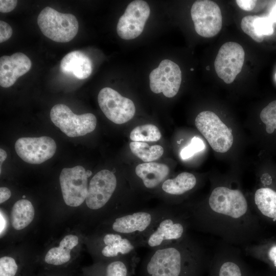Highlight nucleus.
<instances>
[{
    "label": "nucleus",
    "mask_w": 276,
    "mask_h": 276,
    "mask_svg": "<svg viewBox=\"0 0 276 276\" xmlns=\"http://www.w3.org/2000/svg\"><path fill=\"white\" fill-rule=\"evenodd\" d=\"M182 209L191 228L218 237L228 244L243 247L263 239L261 219L238 189L216 186L205 201Z\"/></svg>",
    "instance_id": "nucleus-1"
},
{
    "label": "nucleus",
    "mask_w": 276,
    "mask_h": 276,
    "mask_svg": "<svg viewBox=\"0 0 276 276\" xmlns=\"http://www.w3.org/2000/svg\"><path fill=\"white\" fill-rule=\"evenodd\" d=\"M211 258L204 245L188 233L177 241L150 250L137 276H203Z\"/></svg>",
    "instance_id": "nucleus-2"
},
{
    "label": "nucleus",
    "mask_w": 276,
    "mask_h": 276,
    "mask_svg": "<svg viewBox=\"0 0 276 276\" xmlns=\"http://www.w3.org/2000/svg\"><path fill=\"white\" fill-rule=\"evenodd\" d=\"M175 209L170 206H160L116 216L107 223V230L108 232L119 233L135 240L140 247L142 240L157 222Z\"/></svg>",
    "instance_id": "nucleus-3"
},
{
    "label": "nucleus",
    "mask_w": 276,
    "mask_h": 276,
    "mask_svg": "<svg viewBox=\"0 0 276 276\" xmlns=\"http://www.w3.org/2000/svg\"><path fill=\"white\" fill-rule=\"evenodd\" d=\"M190 228L187 213L182 208L176 209L157 222L142 240L140 247H146L150 250L160 248L182 239Z\"/></svg>",
    "instance_id": "nucleus-4"
},
{
    "label": "nucleus",
    "mask_w": 276,
    "mask_h": 276,
    "mask_svg": "<svg viewBox=\"0 0 276 276\" xmlns=\"http://www.w3.org/2000/svg\"><path fill=\"white\" fill-rule=\"evenodd\" d=\"M37 23L42 34L56 42H67L76 35L79 24L72 14L62 13L46 7L38 15Z\"/></svg>",
    "instance_id": "nucleus-5"
},
{
    "label": "nucleus",
    "mask_w": 276,
    "mask_h": 276,
    "mask_svg": "<svg viewBox=\"0 0 276 276\" xmlns=\"http://www.w3.org/2000/svg\"><path fill=\"white\" fill-rule=\"evenodd\" d=\"M209 276H254L235 245L222 242L211 256Z\"/></svg>",
    "instance_id": "nucleus-6"
},
{
    "label": "nucleus",
    "mask_w": 276,
    "mask_h": 276,
    "mask_svg": "<svg viewBox=\"0 0 276 276\" xmlns=\"http://www.w3.org/2000/svg\"><path fill=\"white\" fill-rule=\"evenodd\" d=\"M195 123L214 151L225 153L231 148L234 141L232 130L214 112H200L195 119Z\"/></svg>",
    "instance_id": "nucleus-7"
},
{
    "label": "nucleus",
    "mask_w": 276,
    "mask_h": 276,
    "mask_svg": "<svg viewBox=\"0 0 276 276\" xmlns=\"http://www.w3.org/2000/svg\"><path fill=\"white\" fill-rule=\"evenodd\" d=\"M52 122L70 137L83 136L93 131L96 127L97 119L91 113L76 114L66 105H55L50 111Z\"/></svg>",
    "instance_id": "nucleus-8"
},
{
    "label": "nucleus",
    "mask_w": 276,
    "mask_h": 276,
    "mask_svg": "<svg viewBox=\"0 0 276 276\" xmlns=\"http://www.w3.org/2000/svg\"><path fill=\"white\" fill-rule=\"evenodd\" d=\"M88 177L86 170L81 166L62 170L59 181L63 200L66 205L77 207L85 201Z\"/></svg>",
    "instance_id": "nucleus-9"
},
{
    "label": "nucleus",
    "mask_w": 276,
    "mask_h": 276,
    "mask_svg": "<svg viewBox=\"0 0 276 276\" xmlns=\"http://www.w3.org/2000/svg\"><path fill=\"white\" fill-rule=\"evenodd\" d=\"M191 15L196 33L202 37H212L218 34L221 29V10L213 1H195L191 7Z\"/></svg>",
    "instance_id": "nucleus-10"
},
{
    "label": "nucleus",
    "mask_w": 276,
    "mask_h": 276,
    "mask_svg": "<svg viewBox=\"0 0 276 276\" xmlns=\"http://www.w3.org/2000/svg\"><path fill=\"white\" fill-rule=\"evenodd\" d=\"M99 105L105 116L117 124L130 121L135 112L132 101L110 87L101 89L98 96Z\"/></svg>",
    "instance_id": "nucleus-11"
},
{
    "label": "nucleus",
    "mask_w": 276,
    "mask_h": 276,
    "mask_svg": "<svg viewBox=\"0 0 276 276\" xmlns=\"http://www.w3.org/2000/svg\"><path fill=\"white\" fill-rule=\"evenodd\" d=\"M245 52L238 43L227 42L219 49L214 62L218 76L227 83H232L241 71Z\"/></svg>",
    "instance_id": "nucleus-12"
},
{
    "label": "nucleus",
    "mask_w": 276,
    "mask_h": 276,
    "mask_svg": "<svg viewBox=\"0 0 276 276\" xmlns=\"http://www.w3.org/2000/svg\"><path fill=\"white\" fill-rule=\"evenodd\" d=\"M118 187L115 174L104 169L97 172L90 179L85 199L90 210L97 211L103 209L112 197Z\"/></svg>",
    "instance_id": "nucleus-13"
},
{
    "label": "nucleus",
    "mask_w": 276,
    "mask_h": 276,
    "mask_svg": "<svg viewBox=\"0 0 276 276\" xmlns=\"http://www.w3.org/2000/svg\"><path fill=\"white\" fill-rule=\"evenodd\" d=\"M181 82L179 66L169 59H164L149 75V86L155 94L163 93L167 98L174 97L178 92Z\"/></svg>",
    "instance_id": "nucleus-14"
},
{
    "label": "nucleus",
    "mask_w": 276,
    "mask_h": 276,
    "mask_svg": "<svg viewBox=\"0 0 276 276\" xmlns=\"http://www.w3.org/2000/svg\"><path fill=\"white\" fill-rule=\"evenodd\" d=\"M150 14V9L144 1L131 2L120 17L117 26V32L120 38L130 40L142 33Z\"/></svg>",
    "instance_id": "nucleus-15"
},
{
    "label": "nucleus",
    "mask_w": 276,
    "mask_h": 276,
    "mask_svg": "<svg viewBox=\"0 0 276 276\" xmlns=\"http://www.w3.org/2000/svg\"><path fill=\"white\" fill-rule=\"evenodd\" d=\"M56 144L51 137H20L15 143L17 154L25 162L40 164L52 158L56 150Z\"/></svg>",
    "instance_id": "nucleus-16"
},
{
    "label": "nucleus",
    "mask_w": 276,
    "mask_h": 276,
    "mask_svg": "<svg viewBox=\"0 0 276 276\" xmlns=\"http://www.w3.org/2000/svg\"><path fill=\"white\" fill-rule=\"evenodd\" d=\"M106 233L97 240L100 257L109 260L121 257L139 259L136 251L140 247L137 241L119 233Z\"/></svg>",
    "instance_id": "nucleus-17"
},
{
    "label": "nucleus",
    "mask_w": 276,
    "mask_h": 276,
    "mask_svg": "<svg viewBox=\"0 0 276 276\" xmlns=\"http://www.w3.org/2000/svg\"><path fill=\"white\" fill-rule=\"evenodd\" d=\"M263 186L254 195V211L261 220L276 224V186L272 176L264 174L261 177Z\"/></svg>",
    "instance_id": "nucleus-18"
},
{
    "label": "nucleus",
    "mask_w": 276,
    "mask_h": 276,
    "mask_svg": "<svg viewBox=\"0 0 276 276\" xmlns=\"http://www.w3.org/2000/svg\"><path fill=\"white\" fill-rule=\"evenodd\" d=\"M32 62L25 54L17 52L0 58V85L7 88L13 85L17 79L31 68Z\"/></svg>",
    "instance_id": "nucleus-19"
},
{
    "label": "nucleus",
    "mask_w": 276,
    "mask_h": 276,
    "mask_svg": "<svg viewBox=\"0 0 276 276\" xmlns=\"http://www.w3.org/2000/svg\"><path fill=\"white\" fill-rule=\"evenodd\" d=\"M60 70L65 74H71L78 79L83 80L91 75L93 63L90 58L84 52L74 51L62 58Z\"/></svg>",
    "instance_id": "nucleus-20"
},
{
    "label": "nucleus",
    "mask_w": 276,
    "mask_h": 276,
    "mask_svg": "<svg viewBox=\"0 0 276 276\" xmlns=\"http://www.w3.org/2000/svg\"><path fill=\"white\" fill-rule=\"evenodd\" d=\"M135 172L143 187L150 190L157 188L167 179L170 169L164 164L149 162L138 165Z\"/></svg>",
    "instance_id": "nucleus-21"
},
{
    "label": "nucleus",
    "mask_w": 276,
    "mask_h": 276,
    "mask_svg": "<svg viewBox=\"0 0 276 276\" xmlns=\"http://www.w3.org/2000/svg\"><path fill=\"white\" fill-rule=\"evenodd\" d=\"M273 22L269 17L247 15L241 22L242 31L257 42H261L264 36L273 33Z\"/></svg>",
    "instance_id": "nucleus-22"
},
{
    "label": "nucleus",
    "mask_w": 276,
    "mask_h": 276,
    "mask_svg": "<svg viewBox=\"0 0 276 276\" xmlns=\"http://www.w3.org/2000/svg\"><path fill=\"white\" fill-rule=\"evenodd\" d=\"M197 183L196 176L192 173L182 172L173 178L166 179L160 186L161 191L170 197L182 196L193 190Z\"/></svg>",
    "instance_id": "nucleus-23"
},
{
    "label": "nucleus",
    "mask_w": 276,
    "mask_h": 276,
    "mask_svg": "<svg viewBox=\"0 0 276 276\" xmlns=\"http://www.w3.org/2000/svg\"><path fill=\"white\" fill-rule=\"evenodd\" d=\"M243 249L247 255L265 263L276 271V240L263 238Z\"/></svg>",
    "instance_id": "nucleus-24"
},
{
    "label": "nucleus",
    "mask_w": 276,
    "mask_h": 276,
    "mask_svg": "<svg viewBox=\"0 0 276 276\" xmlns=\"http://www.w3.org/2000/svg\"><path fill=\"white\" fill-rule=\"evenodd\" d=\"M78 237L74 235L65 236L60 242L58 247L50 249L44 257L45 262L50 265H61L71 259V251L78 244Z\"/></svg>",
    "instance_id": "nucleus-25"
},
{
    "label": "nucleus",
    "mask_w": 276,
    "mask_h": 276,
    "mask_svg": "<svg viewBox=\"0 0 276 276\" xmlns=\"http://www.w3.org/2000/svg\"><path fill=\"white\" fill-rule=\"evenodd\" d=\"M139 259L121 257L108 260L101 265V276H133Z\"/></svg>",
    "instance_id": "nucleus-26"
},
{
    "label": "nucleus",
    "mask_w": 276,
    "mask_h": 276,
    "mask_svg": "<svg viewBox=\"0 0 276 276\" xmlns=\"http://www.w3.org/2000/svg\"><path fill=\"white\" fill-rule=\"evenodd\" d=\"M35 211L32 203L27 199L17 201L13 205L11 214L10 222L16 230H21L28 226L33 221Z\"/></svg>",
    "instance_id": "nucleus-27"
},
{
    "label": "nucleus",
    "mask_w": 276,
    "mask_h": 276,
    "mask_svg": "<svg viewBox=\"0 0 276 276\" xmlns=\"http://www.w3.org/2000/svg\"><path fill=\"white\" fill-rule=\"evenodd\" d=\"M131 152L144 162H151L160 158L163 154L164 149L160 145L150 146L141 142H132L129 144Z\"/></svg>",
    "instance_id": "nucleus-28"
},
{
    "label": "nucleus",
    "mask_w": 276,
    "mask_h": 276,
    "mask_svg": "<svg viewBox=\"0 0 276 276\" xmlns=\"http://www.w3.org/2000/svg\"><path fill=\"white\" fill-rule=\"evenodd\" d=\"M129 136L133 142H156L160 140L162 134L155 125L148 124L135 127Z\"/></svg>",
    "instance_id": "nucleus-29"
},
{
    "label": "nucleus",
    "mask_w": 276,
    "mask_h": 276,
    "mask_svg": "<svg viewBox=\"0 0 276 276\" xmlns=\"http://www.w3.org/2000/svg\"><path fill=\"white\" fill-rule=\"evenodd\" d=\"M204 148L205 144L203 141L198 137L194 136L192 139L191 143L181 150L180 155L182 159H186Z\"/></svg>",
    "instance_id": "nucleus-30"
},
{
    "label": "nucleus",
    "mask_w": 276,
    "mask_h": 276,
    "mask_svg": "<svg viewBox=\"0 0 276 276\" xmlns=\"http://www.w3.org/2000/svg\"><path fill=\"white\" fill-rule=\"evenodd\" d=\"M17 270V264L13 258L5 256L0 258V276H15Z\"/></svg>",
    "instance_id": "nucleus-31"
},
{
    "label": "nucleus",
    "mask_w": 276,
    "mask_h": 276,
    "mask_svg": "<svg viewBox=\"0 0 276 276\" xmlns=\"http://www.w3.org/2000/svg\"><path fill=\"white\" fill-rule=\"evenodd\" d=\"M13 32L11 27L4 21H0V42L2 43L8 40Z\"/></svg>",
    "instance_id": "nucleus-32"
},
{
    "label": "nucleus",
    "mask_w": 276,
    "mask_h": 276,
    "mask_svg": "<svg viewBox=\"0 0 276 276\" xmlns=\"http://www.w3.org/2000/svg\"><path fill=\"white\" fill-rule=\"evenodd\" d=\"M17 4L16 0H1L0 12L8 13L12 11L16 7Z\"/></svg>",
    "instance_id": "nucleus-33"
},
{
    "label": "nucleus",
    "mask_w": 276,
    "mask_h": 276,
    "mask_svg": "<svg viewBox=\"0 0 276 276\" xmlns=\"http://www.w3.org/2000/svg\"><path fill=\"white\" fill-rule=\"evenodd\" d=\"M236 2L241 9L247 11H249L253 10L255 7L257 1L237 0Z\"/></svg>",
    "instance_id": "nucleus-34"
},
{
    "label": "nucleus",
    "mask_w": 276,
    "mask_h": 276,
    "mask_svg": "<svg viewBox=\"0 0 276 276\" xmlns=\"http://www.w3.org/2000/svg\"><path fill=\"white\" fill-rule=\"evenodd\" d=\"M10 190L6 187L0 188V203H2L7 200L11 196Z\"/></svg>",
    "instance_id": "nucleus-35"
},
{
    "label": "nucleus",
    "mask_w": 276,
    "mask_h": 276,
    "mask_svg": "<svg viewBox=\"0 0 276 276\" xmlns=\"http://www.w3.org/2000/svg\"><path fill=\"white\" fill-rule=\"evenodd\" d=\"M7 156L6 151L2 149H0V172L2 171V165L4 161L6 159Z\"/></svg>",
    "instance_id": "nucleus-36"
},
{
    "label": "nucleus",
    "mask_w": 276,
    "mask_h": 276,
    "mask_svg": "<svg viewBox=\"0 0 276 276\" xmlns=\"http://www.w3.org/2000/svg\"><path fill=\"white\" fill-rule=\"evenodd\" d=\"M269 17L273 22H276V4L273 6L270 11Z\"/></svg>",
    "instance_id": "nucleus-37"
},
{
    "label": "nucleus",
    "mask_w": 276,
    "mask_h": 276,
    "mask_svg": "<svg viewBox=\"0 0 276 276\" xmlns=\"http://www.w3.org/2000/svg\"><path fill=\"white\" fill-rule=\"evenodd\" d=\"M1 232L2 233V231L4 229V226H5V220L3 217V216H2V214L1 213Z\"/></svg>",
    "instance_id": "nucleus-38"
},
{
    "label": "nucleus",
    "mask_w": 276,
    "mask_h": 276,
    "mask_svg": "<svg viewBox=\"0 0 276 276\" xmlns=\"http://www.w3.org/2000/svg\"><path fill=\"white\" fill-rule=\"evenodd\" d=\"M267 276H276V271L274 273H272L270 274H269Z\"/></svg>",
    "instance_id": "nucleus-39"
},
{
    "label": "nucleus",
    "mask_w": 276,
    "mask_h": 276,
    "mask_svg": "<svg viewBox=\"0 0 276 276\" xmlns=\"http://www.w3.org/2000/svg\"><path fill=\"white\" fill-rule=\"evenodd\" d=\"M206 70H210V66H208L206 67Z\"/></svg>",
    "instance_id": "nucleus-40"
},
{
    "label": "nucleus",
    "mask_w": 276,
    "mask_h": 276,
    "mask_svg": "<svg viewBox=\"0 0 276 276\" xmlns=\"http://www.w3.org/2000/svg\"><path fill=\"white\" fill-rule=\"evenodd\" d=\"M190 70H191V71H193V70H194V68H191Z\"/></svg>",
    "instance_id": "nucleus-41"
},
{
    "label": "nucleus",
    "mask_w": 276,
    "mask_h": 276,
    "mask_svg": "<svg viewBox=\"0 0 276 276\" xmlns=\"http://www.w3.org/2000/svg\"><path fill=\"white\" fill-rule=\"evenodd\" d=\"M23 198H25V195L23 196Z\"/></svg>",
    "instance_id": "nucleus-42"
}]
</instances>
